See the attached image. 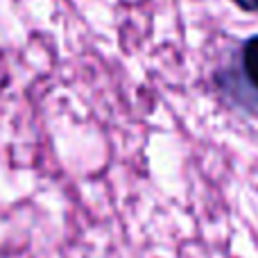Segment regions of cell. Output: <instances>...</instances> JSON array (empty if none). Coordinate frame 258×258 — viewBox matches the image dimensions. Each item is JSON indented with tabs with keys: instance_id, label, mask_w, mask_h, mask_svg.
Wrapping results in <instances>:
<instances>
[{
	"instance_id": "cell-2",
	"label": "cell",
	"mask_w": 258,
	"mask_h": 258,
	"mask_svg": "<svg viewBox=\"0 0 258 258\" xmlns=\"http://www.w3.org/2000/svg\"><path fill=\"white\" fill-rule=\"evenodd\" d=\"M233 3H236L240 9H245V12L258 14V0H233Z\"/></svg>"
},
{
	"instance_id": "cell-1",
	"label": "cell",
	"mask_w": 258,
	"mask_h": 258,
	"mask_svg": "<svg viewBox=\"0 0 258 258\" xmlns=\"http://www.w3.org/2000/svg\"><path fill=\"white\" fill-rule=\"evenodd\" d=\"M218 84L242 107H258V34L240 45L236 66L227 73V77L218 75Z\"/></svg>"
}]
</instances>
